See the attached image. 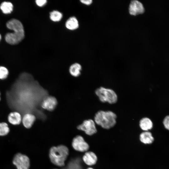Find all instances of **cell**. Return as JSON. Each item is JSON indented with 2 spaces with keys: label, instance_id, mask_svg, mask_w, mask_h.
I'll return each mask as SVG.
<instances>
[{
  "label": "cell",
  "instance_id": "obj_1",
  "mask_svg": "<svg viewBox=\"0 0 169 169\" xmlns=\"http://www.w3.org/2000/svg\"><path fill=\"white\" fill-rule=\"evenodd\" d=\"M7 27L13 30V33H8L5 36L6 42L12 45L16 44L20 42L24 37V31L22 23L16 19H12L6 23Z\"/></svg>",
  "mask_w": 169,
  "mask_h": 169
},
{
  "label": "cell",
  "instance_id": "obj_17",
  "mask_svg": "<svg viewBox=\"0 0 169 169\" xmlns=\"http://www.w3.org/2000/svg\"><path fill=\"white\" fill-rule=\"evenodd\" d=\"M0 8L5 14L11 13L13 10V5L12 3L8 2H4L0 6Z\"/></svg>",
  "mask_w": 169,
  "mask_h": 169
},
{
  "label": "cell",
  "instance_id": "obj_14",
  "mask_svg": "<svg viewBox=\"0 0 169 169\" xmlns=\"http://www.w3.org/2000/svg\"><path fill=\"white\" fill-rule=\"evenodd\" d=\"M140 141L145 144H150L153 143L154 138L151 133L149 131H144L141 133L139 136Z\"/></svg>",
  "mask_w": 169,
  "mask_h": 169
},
{
  "label": "cell",
  "instance_id": "obj_22",
  "mask_svg": "<svg viewBox=\"0 0 169 169\" xmlns=\"http://www.w3.org/2000/svg\"><path fill=\"white\" fill-rule=\"evenodd\" d=\"M37 5L39 7H42L47 3L46 0H37L35 1Z\"/></svg>",
  "mask_w": 169,
  "mask_h": 169
},
{
  "label": "cell",
  "instance_id": "obj_18",
  "mask_svg": "<svg viewBox=\"0 0 169 169\" xmlns=\"http://www.w3.org/2000/svg\"><path fill=\"white\" fill-rule=\"evenodd\" d=\"M10 130L7 123L5 122H0V136L7 135L9 133Z\"/></svg>",
  "mask_w": 169,
  "mask_h": 169
},
{
  "label": "cell",
  "instance_id": "obj_3",
  "mask_svg": "<svg viewBox=\"0 0 169 169\" xmlns=\"http://www.w3.org/2000/svg\"><path fill=\"white\" fill-rule=\"evenodd\" d=\"M69 154L68 147L63 145L51 147L49 151V156L51 162L59 166L64 165L65 161Z\"/></svg>",
  "mask_w": 169,
  "mask_h": 169
},
{
  "label": "cell",
  "instance_id": "obj_13",
  "mask_svg": "<svg viewBox=\"0 0 169 169\" xmlns=\"http://www.w3.org/2000/svg\"><path fill=\"white\" fill-rule=\"evenodd\" d=\"M139 125L142 130L148 131L152 128L153 123L150 119L147 117H144L140 120Z\"/></svg>",
  "mask_w": 169,
  "mask_h": 169
},
{
  "label": "cell",
  "instance_id": "obj_4",
  "mask_svg": "<svg viewBox=\"0 0 169 169\" xmlns=\"http://www.w3.org/2000/svg\"><path fill=\"white\" fill-rule=\"evenodd\" d=\"M95 94L102 103L113 105L117 102V95L112 89L101 86L95 90Z\"/></svg>",
  "mask_w": 169,
  "mask_h": 169
},
{
  "label": "cell",
  "instance_id": "obj_2",
  "mask_svg": "<svg viewBox=\"0 0 169 169\" xmlns=\"http://www.w3.org/2000/svg\"><path fill=\"white\" fill-rule=\"evenodd\" d=\"M116 115L111 110H100L95 114V123L103 129L109 130L114 127L116 124Z\"/></svg>",
  "mask_w": 169,
  "mask_h": 169
},
{
  "label": "cell",
  "instance_id": "obj_5",
  "mask_svg": "<svg viewBox=\"0 0 169 169\" xmlns=\"http://www.w3.org/2000/svg\"><path fill=\"white\" fill-rule=\"evenodd\" d=\"M13 162L17 169H29L30 167V162L29 158L26 155L21 153L16 155Z\"/></svg>",
  "mask_w": 169,
  "mask_h": 169
},
{
  "label": "cell",
  "instance_id": "obj_23",
  "mask_svg": "<svg viewBox=\"0 0 169 169\" xmlns=\"http://www.w3.org/2000/svg\"><path fill=\"white\" fill-rule=\"evenodd\" d=\"M80 2L85 4L89 5L92 3V0H81Z\"/></svg>",
  "mask_w": 169,
  "mask_h": 169
},
{
  "label": "cell",
  "instance_id": "obj_15",
  "mask_svg": "<svg viewBox=\"0 0 169 169\" xmlns=\"http://www.w3.org/2000/svg\"><path fill=\"white\" fill-rule=\"evenodd\" d=\"M65 26L68 29L74 30L79 27L78 22L76 18L74 17L70 18L66 22Z\"/></svg>",
  "mask_w": 169,
  "mask_h": 169
},
{
  "label": "cell",
  "instance_id": "obj_26",
  "mask_svg": "<svg viewBox=\"0 0 169 169\" xmlns=\"http://www.w3.org/2000/svg\"><path fill=\"white\" fill-rule=\"evenodd\" d=\"M0 95H1V93H0V100H1V97H0Z\"/></svg>",
  "mask_w": 169,
  "mask_h": 169
},
{
  "label": "cell",
  "instance_id": "obj_20",
  "mask_svg": "<svg viewBox=\"0 0 169 169\" xmlns=\"http://www.w3.org/2000/svg\"><path fill=\"white\" fill-rule=\"evenodd\" d=\"M8 74L9 71L7 68L3 66H0V79H6Z\"/></svg>",
  "mask_w": 169,
  "mask_h": 169
},
{
  "label": "cell",
  "instance_id": "obj_12",
  "mask_svg": "<svg viewBox=\"0 0 169 169\" xmlns=\"http://www.w3.org/2000/svg\"><path fill=\"white\" fill-rule=\"evenodd\" d=\"M36 119L34 115L31 113L25 114L22 117V122L23 126L26 128H30Z\"/></svg>",
  "mask_w": 169,
  "mask_h": 169
},
{
  "label": "cell",
  "instance_id": "obj_21",
  "mask_svg": "<svg viewBox=\"0 0 169 169\" xmlns=\"http://www.w3.org/2000/svg\"><path fill=\"white\" fill-rule=\"evenodd\" d=\"M163 123L165 128L169 131V115L166 116L164 118Z\"/></svg>",
  "mask_w": 169,
  "mask_h": 169
},
{
  "label": "cell",
  "instance_id": "obj_11",
  "mask_svg": "<svg viewBox=\"0 0 169 169\" xmlns=\"http://www.w3.org/2000/svg\"><path fill=\"white\" fill-rule=\"evenodd\" d=\"M84 162L87 165H95L97 161V157L96 154L92 151L86 152L83 156Z\"/></svg>",
  "mask_w": 169,
  "mask_h": 169
},
{
  "label": "cell",
  "instance_id": "obj_19",
  "mask_svg": "<svg viewBox=\"0 0 169 169\" xmlns=\"http://www.w3.org/2000/svg\"><path fill=\"white\" fill-rule=\"evenodd\" d=\"M62 14L57 11H54L50 13V19L54 22H58L60 21L62 18Z\"/></svg>",
  "mask_w": 169,
  "mask_h": 169
},
{
  "label": "cell",
  "instance_id": "obj_16",
  "mask_svg": "<svg viewBox=\"0 0 169 169\" xmlns=\"http://www.w3.org/2000/svg\"><path fill=\"white\" fill-rule=\"evenodd\" d=\"M81 66L78 63H75L72 64L70 67L69 71L71 74L73 76L77 77L80 74Z\"/></svg>",
  "mask_w": 169,
  "mask_h": 169
},
{
  "label": "cell",
  "instance_id": "obj_8",
  "mask_svg": "<svg viewBox=\"0 0 169 169\" xmlns=\"http://www.w3.org/2000/svg\"><path fill=\"white\" fill-rule=\"evenodd\" d=\"M129 10L130 14L133 15L143 13L145 11L142 3L136 0L131 1Z\"/></svg>",
  "mask_w": 169,
  "mask_h": 169
},
{
  "label": "cell",
  "instance_id": "obj_9",
  "mask_svg": "<svg viewBox=\"0 0 169 169\" xmlns=\"http://www.w3.org/2000/svg\"><path fill=\"white\" fill-rule=\"evenodd\" d=\"M57 104V100L54 97L49 96L43 100L41 103V106L45 110L51 111L55 109Z\"/></svg>",
  "mask_w": 169,
  "mask_h": 169
},
{
  "label": "cell",
  "instance_id": "obj_10",
  "mask_svg": "<svg viewBox=\"0 0 169 169\" xmlns=\"http://www.w3.org/2000/svg\"><path fill=\"white\" fill-rule=\"evenodd\" d=\"M8 122L13 125H18L22 122V116L18 112H12L8 115Z\"/></svg>",
  "mask_w": 169,
  "mask_h": 169
},
{
  "label": "cell",
  "instance_id": "obj_6",
  "mask_svg": "<svg viewBox=\"0 0 169 169\" xmlns=\"http://www.w3.org/2000/svg\"><path fill=\"white\" fill-rule=\"evenodd\" d=\"M78 130L82 131L87 135H93L97 132L94 120L91 119L84 120L77 127Z\"/></svg>",
  "mask_w": 169,
  "mask_h": 169
},
{
  "label": "cell",
  "instance_id": "obj_24",
  "mask_svg": "<svg viewBox=\"0 0 169 169\" xmlns=\"http://www.w3.org/2000/svg\"><path fill=\"white\" fill-rule=\"evenodd\" d=\"M87 169H94L91 167H89L87 168Z\"/></svg>",
  "mask_w": 169,
  "mask_h": 169
},
{
  "label": "cell",
  "instance_id": "obj_25",
  "mask_svg": "<svg viewBox=\"0 0 169 169\" xmlns=\"http://www.w3.org/2000/svg\"><path fill=\"white\" fill-rule=\"evenodd\" d=\"M1 35L0 34V41L1 40Z\"/></svg>",
  "mask_w": 169,
  "mask_h": 169
},
{
  "label": "cell",
  "instance_id": "obj_7",
  "mask_svg": "<svg viewBox=\"0 0 169 169\" xmlns=\"http://www.w3.org/2000/svg\"><path fill=\"white\" fill-rule=\"evenodd\" d=\"M72 145L75 150L81 152L86 151L89 148L88 144L80 136H77L73 138Z\"/></svg>",
  "mask_w": 169,
  "mask_h": 169
}]
</instances>
